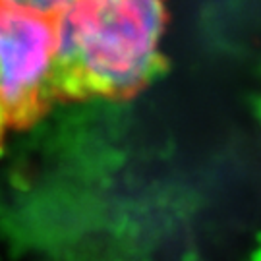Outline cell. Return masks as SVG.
<instances>
[{
    "mask_svg": "<svg viewBox=\"0 0 261 261\" xmlns=\"http://www.w3.org/2000/svg\"><path fill=\"white\" fill-rule=\"evenodd\" d=\"M6 2H10L16 8H21L25 10V12H31V14H37L41 18L56 21L74 0H6Z\"/></svg>",
    "mask_w": 261,
    "mask_h": 261,
    "instance_id": "obj_3",
    "label": "cell"
},
{
    "mask_svg": "<svg viewBox=\"0 0 261 261\" xmlns=\"http://www.w3.org/2000/svg\"><path fill=\"white\" fill-rule=\"evenodd\" d=\"M167 0H74L55 21L58 103L132 99L163 74Z\"/></svg>",
    "mask_w": 261,
    "mask_h": 261,
    "instance_id": "obj_1",
    "label": "cell"
},
{
    "mask_svg": "<svg viewBox=\"0 0 261 261\" xmlns=\"http://www.w3.org/2000/svg\"><path fill=\"white\" fill-rule=\"evenodd\" d=\"M55 21L0 0V101L10 130L37 124L55 105Z\"/></svg>",
    "mask_w": 261,
    "mask_h": 261,
    "instance_id": "obj_2",
    "label": "cell"
},
{
    "mask_svg": "<svg viewBox=\"0 0 261 261\" xmlns=\"http://www.w3.org/2000/svg\"><path fill=\"white\" fill-rule=\"evenodd\" d=\"M10 132L12 130H10L8 118H6V112H4V107H2V101H0V151L4 147V141H6Z\"/></svg>",
    "mask_w": 261,
    "mask_h": 261,
    "instance_id": "obj_4",
    "label": "cell"
}]
</instances>
